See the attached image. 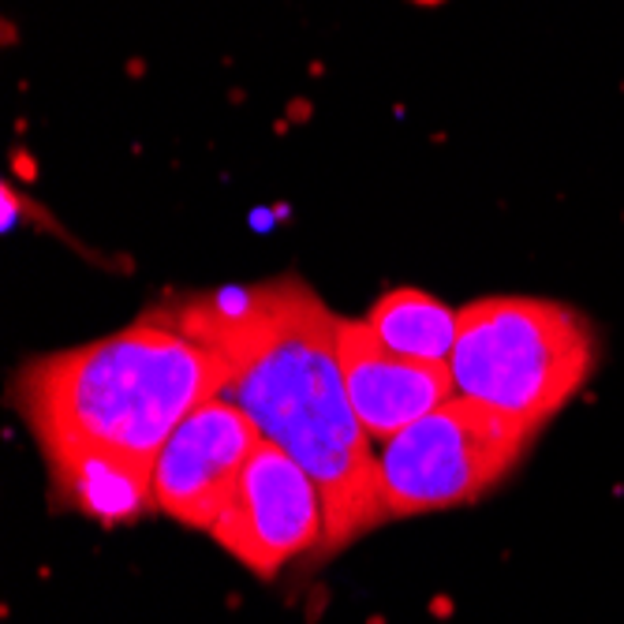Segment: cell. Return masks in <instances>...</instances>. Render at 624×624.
I'll use <instances>...</instances> for the list:
<instances>
[{"label": "cell", "instance_id": "6da1fadb", "mask_svg": "<svg viewBox=\"0 0 624 624\" xmlns=\"http://www.w3.org/2000/svg\"><path fill=\"white\" fill-rule=\"evenodd\" d=\"M337 325L303 281H281L277 307L250 333L221 344V397L255 419L266 441L303 464L325 501V554L389 520L378 456L356 419L337 363Z\"/></svg>", "mask_w": 624, "mask_h": 624}, {"label": "cell", "instance_id": "7a4b0ae2", "mask_svg": "<svg viewBox=\"0 0 624 624\" xmlns=\"http://www.w3.org/2000/svg\"><path fill=\"white\" fill-rule=\"evenodd\" d=\"M228 356L150 310L112 337L34 359L19 389L45 456L61 448H116L158 464L172 431L221 397Z\"/></svg>", "mask_w": 624, "mask_h": 624}, {"label": "cell", "instance_id": "3957f363", "mask_svg": "<svg viewBox=\"0 0 624 624\" xmlns=\"http://www.w3.org/2000/svg\"><path fill=\"white\" fill-rule=\"evenodd\" d=\"M448 366L460 397L538 431L591 378L595 329L554 300L490 296L460 310Z\"/></svg>", "mask_w": 624, "mask_h": 624}, {"label": "cell", "instance_id": "277c9868", "mask_svg": "<svg viewBox=\"0 0 624 624\" xmlns=\"http://www.w3.org/2000/svg\"><path fill=\"white\" fill-rule=\"evenodd\" d=\"M535 431L472 397H453L438 412L382 441L378 482L385 516H419L475 501L513 472Z\"/></svg>", "mask_w": 624, "mask_h": 624}, {"label": "cell", "instance_id": "5b68a950", "mask_svg": "<svg viewBox=\"0 0 624 624\" xmlns=\"http://www.w3.org/2000/svg\"><path fill=\"white\" fill-rule=\"evenodd\" d=\"M209 535L255 576L273 579L288 561L325 546L322 490L303 464L262 438Z\"/></svg>", "mask_w": 624, "mask_h": 624}, {"label": "cell", "instance_id": "8992f818", "mask_svg": "<svg viewBox=\"0 0 624 624\" xmlns=\"http://www.w3.org/2000/svg\"><path fill=\"white\" fill-rule=\"evenodd\" d=\"M259 445L262 431L243 407L225 397L199 404L172 431L153 464L158 509L187 528L209 531Z\"/></svg>", "mask_w": 624, "mask_h": 624}, {"label": "cell", "instance_id": "52a82bcc", "mask_svg": "<svg viewBox=\"0 0 624 624\" xmlns=\"http://www.w3.org/2000/svg\"><path fill=\"white\" fill-rule=\"evenodd\" d=\"M337 363L344 378V393L356 419L370 441L397 438L404 426L438 412L441 404L460 397L453 366L448 363H419L385 348L374 329L352 318L337 325Z\"/></svg>", "mask_w": 624, "mask_h": 624}, {"label": "cell", "instance_id": "ba28073f", "mask_svg": "<svg viewBox=\"0 0 624 624\" xmlns=\"http://www.w3.org/2000/svg\"><path fill=\"white\" fill-rule=\"evenodd\" d=\"M61 501L83 516L105 523H131L153 509V464L116 448H61L49 453Z\"/></svg>", "mask_w": 624, "mask_h": 624}, {"label": "cell", "instance_id": "9c48e42d", "mask_svg": "<svg viewBox=\"0 0 624 624\" xmlns=\"http://www.w3.org/2000/svg\"><path fill=\"white\" fill-rule=\"evenodd\" d=\"M366 325L397 356L419 363H448L460 333V310L419 288H393L370 307Z\"/></svg>", "mask_w": 624, "mask_h": 624}, {"label": "cell", "instance_id": "30bf717a", "mask_svg": "<svg viewBox=\"0 0 624 624\" xmlns=\"http://www.w3.org/2000/svg\"><path fill=\"white\" fill-rule=\"evenodd\" d=\"M415 4H441V0H415Z\"/></svg>", "mask_w": 624, "mask_h": 624}]
</instances>
